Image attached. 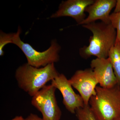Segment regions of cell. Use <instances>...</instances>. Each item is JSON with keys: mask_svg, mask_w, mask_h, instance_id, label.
Instances as JSON below:
<instances>
[{"mask_svg": "<svg viewBox=\"0 0 120 120\" xmlns=\"http://www.w3.org/2000/svg\"><path fill=\"white\" fill-rule=\"evenodd\" d=\"M90 67L101 87L110 88L117 85L116 78L109 57L97 58L92 60Z\"/></svg>", "mask_w": 120, "mask_h": 120, "instance_id": "9c48e42d", "label": "cell"}, {"mask_svg": "<svg viewBox=\"0 0 120 120\" xmlns=\"http://www.w3.org/2000/svg\"><path fill=\"white\" fill-rule=\"evenodd\" d=\"M21 29L18 28L15 33L12 43L16 45L22 51L26 56L28 64L39 68L58 62L60 60L59 53L61 47L56 40H53L49 48L44 52L37 51L28 43L22 41L20 37Z\"/></svg>", "mask_w": 120, "mask_h": 120, "instance_id": "277c9868", "label": "cell"}, {"mask_svg": "<svg viewBox=\"0 0 120 120\" xmlns=\"http://www.w3.org/2000/svg\"><path fill=\"white\" fill-rule=\"evenodd\" d=\"M120 12V0H117L116 2L115 9L113 12L117 13Z\"/></svg>", "mask_w": 120, "mask_h": 120, "instance_id": "2e32d148", "label": "cell"}, {"mask_svg": "<svg viewBox=\"0 0 120 120\" xmlns=\"http://www.w3.org/2000/svg\"><path fill=\"white\" fill-rule=\"evenodd\" d=\"M109 58L117 80V85L120 87V44H116L109 52Z\"/></svg>", "mask_w": 120, "mask_h": 120, "instance_id": "8fae6325", "label": "cell"}, {"mask_svg": "<svg viewBox=\"0 0 120 120\" xmlns=\"http://www.w3.org/2000/svg\"><path fill=\"white\" fill-rule=\"evenodd\" d=\"M116 120H120V117H118V118H117V119H116Z\"/></svg>", "mask_w": 120, "mask_h": 120, "instance_id": "ac0fdd59", "label": "cell"}, {"mask_svg": "<svg viewBox=\"0 0 120 120\" xmlns=\"http://www.w3.org/2000/svg\"><path fill=\"white\" fill-rule=\"evenodd\" d=\"M59 74L54 63L38 68L27 63L16 69L15 77L19 87L33 97Z\"/></svg>", "mask_w": 120, "mask_h": 120, "instance_id": "7a4b0ae2", "label": "cell"}, {"mask_svg": "<svg viewBox=\"0 0 120 120\" xmlns=\"http://www.w3.org/2000/svg\"><path fill=\"white\" fill-rule=\"evenodd\" d=\"M72 87L79 92L84 105H89L91 98L96 94L98 82L91 68L76 71L69 79Z\"/></svg>", "mask_w": 120, "mask_h": 120, "instance_id": "8992f818", "label": "cell"}, {"mask_svg": "<svg viewBox=\"0 0 120 120\" xmlns=\"http://www.w3.org/2000/svg\"><path fill=\"white\" fill-rule=\"evenodd\" d=\"M15 33L6 34L1 31L0 34V56H3L4 52L3 51L5 45L9 43H12Z\"/></svg>", "mask_w": 120, "mask_h": 120, "instance_id": "5bb4252c", "label": "cell"}, {"mask_svg": "<svg viewBox=\"0 0 120 120\" xmlns=\"http://www.w3.org/2000/svg\"><path fill=\"white\" fill-rule=\"evenodd\" d=\"M116 2V0H95L93 4L86 8L85 12L88 13V16L80 25L88 24L95 22L98 20L104 23L110 24V13L115 8Z\"/></svg>", "mask_w": 120, "mask_h": 120, "instance_id": "30bf717a", "label": "cell"}, {"mask_svg": "<svg viewBox=\"0 0 120 120\" xmlns=\"http://www.w3.org/2000/svg\"><path fill=\"white\" fill-rule=\"evenodd\" d=\"M25 120H43L42 118H41L37 114L31 113L25 118Z\"/></svg>", "mask_w": 120, "mask_h": 120, "instance_id": "9a60e30c", "label": "cell"}, {"mask_svg": "<svg viewBox=\"0 0 120 120\" xmlns=\"http://www.w3.org/2000/svg\"><path fill=\"white\" fill-rule=\"evenodd\" d=\"M56 88L52 84L46 85L32 97L31 104L42 115L43 120H60L62 112L55 94Z\"/></svg>", "mask_w": 120, "mask_h": 120, "instance_id": "5b68a950", "label": "cell"}, {"mask_svg": "<svg viewBox=\"0 0 120 120\" xmlns=\"http://www.w3.org/2000/svg\"></svg>", "mask_w": 120, "mask_h": 120, "instance_id": "d6986e66", "label": "cell"}, {"mask_svg": "<svg viewBox=\"0 0 120 120\" xmlns=\"http://www.w3.org/2000/svg\"><path fill=\"white\" fill-rule=\"evenodd\" d=\"M94 0H68L62 1L58 10L51 16V18L68 16L75 20L78 25L86 19L85 10L92 4Z\"/></svg>", "mask_w": 120, "mask_h": 120, "instance_id": "ba28073f", "label": "cell"}, {"mask_svg": "<svg viewBox=\"0 0 120 120\" xmlns=\"http://www.w3.org/2000/svg\"><path fill=\"white\" fill-rule=\"evenodd\" d=\"M91 31L92 35L89 39V44L79 50L82 57L87 58L91 56L97 58H108L109 52L116 44V31L112 24L103 22H94L82 25Z\"/></svg>", "mask_w": 120, "mask_h": 120, "instance_id": "6da1fadb", "label": "cell"}, {"mask_svg": "<svg viewBox=\"0 0 120 120\" xmlns=\"http://www.w3.org/2000/svg\"><path fill=\"white\" fill-rule=\"evenodd\" d=\"M11 120H25V119L22 116H17Z\"/></svg>", "mask_w": 120, "mask_h": 120, "instance_id": "e0dca14e", "label": "cell"}, {"mask_svg": "<svg viewBox=\"0 0 120 120\" xmlns=\"http://www.w3.org/2000/svg\"><path fill=\"white\" fill-rule=\"evenodd\" d=\"M95 94L89 101L91 109L98 120H116L120 117V87L106 88L97 86Z\"/></svg>", "mask_w": 120, "mask_h": 120, "instance_id": "3957f363", "label": "cell"}, {"mask_svg": "<svg viewBox=\"0 0 120 120\" xmlns=\"http://www.w3.org/2000/svg\"><path fill=\"white\" fill-rule=\"evenodd\" d=\"M51 82V84L61 93L63 104L68 112L75 114L77 109L84 106L82 97L75 93L69 80L64 75L59 74Z\"/></svg>", "mask_w": 120, "mask_h": 120, "instance_id": "52a82bcc", "label": "cell"}, {"mask_svg": "<svg viewBox=\"0 0 120 120\" xmlns=\"http://www.w3.org/2000/svg\"><path fill=\"white\" fill-rule=\"evenodd\" d=\"M75 113L78 120H98L89 105L77 109Z\"/></svg>", "mask_w": 120, "mask_h": 120, "instance_id": "7c38bea8", "label": "cell"}, {"mask_svg": "<svg viewBox=\"0 0 120 120\" xmlns=\"http://www.w3.org/2000/svg\"><path fill=\"white\" fill-rule=\"evenodd\" d=\"M110 23L116 31V44L120 43V12H113L109 17Z\"/></svg>", "mask_w": 120, "mask_h": 120, "instance_id": "4fadbf2b", "label": "cell"}]
</instances>
